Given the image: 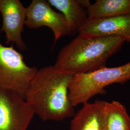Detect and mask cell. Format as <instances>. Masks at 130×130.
Listing matches in <instances>:
<instances>
[{"instance_id": "3", "label": "cell", "mask_w": 130, "mask_h": 130, "mask_svg": "<svg viewBox=\"0 0 130 130\" xmlns=\"http://www.w3.org/2000/svg\"><path fill=\"white\" fill-rule=\"evenodd\" d=\"M130 80V62L115 67H105L74 75L69 86V98L73 107L88 102L98 94H105V88Z\"/></svg>"}, {"instance_id": "5", "label": "cell", "mask_w": 130, "mask_h": 130, "mask_svg": "<svg viewBox=\"0 0 130 130\" xmlns=\"http://www.w3.org/2000/svg\"><path fill=\"white\" fill-rule=\"evenodd\" d=\"M34 115L23 98L0 87V130H27Z\"/></svg>"}, {"instance_id": "9", "label": "cell", "mask_w": 130, "mask_h": 130, "mask_svg": "<svg viewBox=\"0 0 130 130\" xmlns=\"http://www.w3.org/2000/svg\"><path fill=\"white\" fill-rule=\"evenodd\" d=\"M106 102L97 100L83 104L71 121L70 130H105Z\"/></svg>"}, {"instance_id": "1", "label": "cell", "mask_w": 130, "mask_h": 130, "mask_svg": "<svg viewBox=\"0 0 130 130\" xmlns=\"http://www.w3.org/2000/svg\"><path fill=\"white\" fill-rule=\"evenodd\" d=\"M74 75L54 66L38 70L24 95L34 114L44 121H61L73 116L69 86Z\"/></svg>"}, {"instance_id": "12", "label": "cell", "mask_w": 130, "mask_h": 130, "mask_svg": "<svg viewBox=\"0 0 130 130\" xmlns=\"http://www.w3.org/2000/svg\"><path fill=\"white\" fill-rule=\"evenodd\" d=\"M105 130H130V117L125 107L117 101L106 102Z\"/></svg>"}, {"instance_id": "11", "label": "cell", "mask_w": 130, "mask_h": 130, "mask_svg": "<svg viewBox=\"0 0 130 130\" xmlns=\"http://www.w3.org/2000/svg\"><path fill=\"white\" fill-rule=\"evenodd\" d=\"M88 19H105L130 13V0H97L86 9Z\"/></svg>"}, {"instance_id": "6", "label": "cell", "mask_w": 130, "mask_h": 130, "mask_svg": "<svg viewBox=\"0 0 130 130\" xmlns=\"http://www.w3.org/2000/svg\"><path fill=\"white\" fill-rule=\"evenodd\" d=\"M26 9L25 26L31 29L42 27L49 28L54 36V46L61 37L68 34L64 17L53 9L47 1L32 0Z\"/></svg>"}, {"instance_id": "2", "label": "cell", "mask_w": 130, "mask_h": 130, "mask_svg": "<svg viewBox=\"0 0 130 130\" xmlns=\"http://www.w3.org/2000/svg\"><path fill=\"white\" fill-rule=\"evenodd\" d=\"M124 42L115 37H89L79 34L61 49L54 65L73 74L106 67L108 59L120 50Z\"/></svg>"}, {"instance_id": "10", "label": "cell", "mask_w": 130, "mask_h": 130, "mask_svg": "<svg viewBox=\"0 0 130 130\" xmlns=\"http://www.w3.org/2000/svg\"><path fill=\"white\" fill-rule=\"evenodd\" d=\"M49 4L60 11L65 18L68 35L78 32L88 19L87 10L79 4L78 0H48Z\"/></svg>"}, {"instance_id": "7", "label": "cell", "mask_w": 130, "mask_h": 130, "mask_svg": "<svg viewBox=\"0 0 130 130\" xmlns=\"http://www.w3.org/2000/svg\"><path fill=\"white\" fill-rule=\"evenodd\" d=\"M0 13L3 18L1 32L5 33L6 43L15 44L25 50L27 47L22 37L26 19V9L19 0H0Z\"/></svg>"}, {"instance_id": "13", "label": "cell", "mask_w": 130, "mask_h": 130, "mask_svg": "<svg viewBox=\"0 0 130 130\" xmlns=\"http://www.w3.org/2000/svg\"><path fill=\"white\" fill-rule=\"evenodd\" d=\"M78 1L80 5L85 9H87L91 4V3L89 0H78Z\"/></svg>"}, {"instance_id": "8", "label": "cell", "mask_w": 130, "mask_h": 130, "mask_svg": "<svg viewBox=\"0 0 130 130\" xmlns=\"http://www.w3.org/2000/svg\"><path fill=\"white\" fill-rule=\"evenodd\" d=\"M89 37H115L130 42V13L105 19H87L78 31Z\"/></svg>"}, {"instance_id": "4", "label": "cell", "mask_w": 130, "mask_h": 130, "mask_svg": "<svg viewBox=\"0 0 130 130\" xmlns=\"http://www.w3.org/2000/svg\"><path fill=\"white\" fill-rule=\"evenodd\" d=\"M37 68L29 67L13 45L5 46L0 42V87L13 91L24 98V95Z\"/></svg>"}]
</instances>
